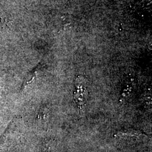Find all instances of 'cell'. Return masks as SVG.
I'll return each mask as SVG.
<instances>
[{
	"label": "cell",
	"instance_id": "cell-1",
	"mask_svg": "<svg viewBox=\"0 0 152 152\" xmlns=\"http://www.w3.org/2000/svg\"><path fill=\"white\" fill-rule=\"evenodd\" d=\"M76 88L74 92L75 99L80 110L85 104V96L86 93V81L83 77H77L75 81Z\"/></svg>",
	"mask_w": 152,
	"mask_h": 152
},
{
	"label": "cell",
	"instance_id": "cell-2",
	"mask_svg": "<svg viewBox=\"0 0 152 152\" xmlns=\"http://www.w3.org/2000/svg\"><path fill=\"white\" fill-rule=\"evenodd\" d=\"M142 135H143V134L140 131L134 130H129L123 132H119L117 134V136L121 137H139Z\"/></svg>",
	"mask_w": 152,
	"mask_h": 152
}]
</instances>
